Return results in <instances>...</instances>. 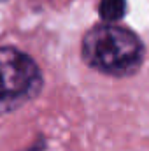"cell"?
<instances>
[{
	"instance_id": "cell-1",
	"label": "cell",
	"mask_w": 149,
	"mask_h": 151,
	"mask_svg": "<svg viewBox=\"0 0 149 151\" xmlns=\"http://www.w3.org/2000/svg\"><path fill=\"white\" fill-rule=\"evenodd\" d=\"M82 58L98 72L126 77L140 69L144 46L128 28L112 23L97 25L82 39Z\"/></svg>"
},
{
	"instance_id": "cell-2",
	"label": "cell",
	"mask_w": 149,
	"mask_h": 151,
	"mask_svg": "<svg viewBox=\"0 0 149 151\" xmlns=\"http://www.w3.org/2000/svg\"><path fill=\"white\" fill-rule=\"evenodd\" d=\"M42 88V74L32 56L16 47H0V114L18 111Z\"/></svg>"
},
{
	"instance_id": "cell-3",
	"label": "cell",
	"mask_w": 149,
	"mask_h": 151,
	"mask_svg": "<svg viewBox=\"0 0 149 151\" xmlns=\"http://www.w3.org/2000/svg\"><path fill=\"white\" fill-rule=\"evenodd\" d=\"M98 12L107 23L119 21L126 12V0H100Z\"/></svg>"
}]
</instances>
